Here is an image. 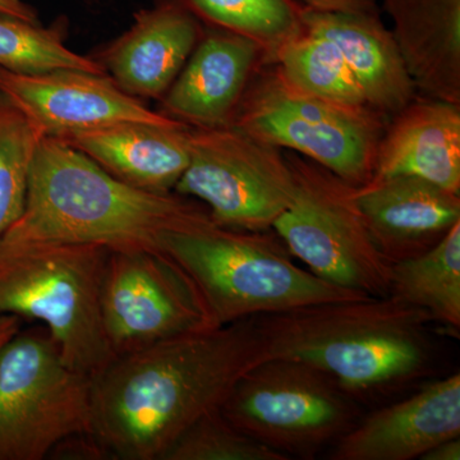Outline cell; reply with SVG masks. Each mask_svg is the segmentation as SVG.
<instances>
[{
    "instance_id": "obj_5",
    "label": "cell",
    "mask_w": 460,
    "mask_h": 460,
    "mask_svg": "<svg viewBox=\"0 0 460 460\" xmlns=\"http://www.w3.org/2000/svg\"><path fill=\"white\" fill-rule=\"evenodd\" d=\"M109 255L98 244L0 242V316L44 323L63 359L95 376L117 358L102 317Z\"/></svg>"
},
{
    "instance_id": "obj_11",
    "label": "cell",
    "mask_w": 460,
    "mask_h": 460,
    "mask_svg": "<svg viewBox=\"0 0 460 460\" xmlns=\"http://www.w3.org/2000/svg\"><path fill=\"white\" fill-rule=\"evenodd\" d=\"M102 317L115 357L217 326L190 275L151 251H111Z\"/></svg>"
},
{
    "instance_id": "obj_1",
    "label": "cell",
    "mask_w": 460,
    "mask_h": 460,
    "mask_svg": "<svg viewBox=\"0 0 460 460\" xmlns=\"http://www.w3.org/2000/svg\"><path fill=\"white\" fill-rule=\"evenodd\" d=\"M266 358L256 316L117 357L91 377V434L113 459L162 460L184 429L220 410L239 378Z\"/></svg>"
},
{
    "instance_id": "obj_15",
    "label": "cell",
    "mask_w": 460,
    "mask_h": 460,
    "mask_svg": "<svg viewBox=\"0 0 460 460\" xmlns=\"http://www.w3.org/2000/svg\"><path fill=\"white\" fill-rule=\"evenodd\" d=\"M372 239L390 263L428 252L460 222V195L411 177L372 178L356 187Z\"/></svg>"
},
{
    "instance_id": "obj_22",
    "label": "cell",
    "mask_w": 460,
    "mask_h": 460,
    "mask_svg": "<svg viewBox=\"0 0 460 460\" xmlns=\"http://www.w3.org/2000/svg\"><path fill=\"white\" fill-rule=\"evenodd\" d=\"M201 25L246 36L274 62L278 50L301 32L304 5L295 0H168Z\"/></svg>"
},
{
    "instance_id": "obj_4",
    "label": "cell",
    "mask_w": 460,
    "mask_h": 460,
    "mask_svg": "<svg viewBox=\"0 0 460 460\" xmlns=\"http://www.w3.org/2000/svg\"><path fill=\"white\" fill-rule=\"evenodd\" d=\"M162 251L195 281L217 326L366 296L299 266L274 230L251 232L210 222L168 233Z\"/></svg>"
},
{
    "instance_id": "obj_20",
    "label": "cell",
    "mask_w": 460,
    "mask_h": 460,
    "mask_svg": "<svg viewBox=\"0 0 460 460\" xmlns=\"http://www.w3.org/2000/svg\"><path fill=\"white\" fill-rule=\"evenodd\" d=\"M417 91L460 105V0H383Z\"/></svg>"
},
{
    "instance_id": "obj_28",
    "label": "cell",
    "mask_w": 460,
    "mask_h": 460,
    "mask_svg": "<svg viewBox=\"0 0 460 460\" xmlns=\"http://www.w3.org/2000/svg\"><path fill=\"white\" fill-rule=\"evenodd\" d=\"M305 8L323 12L378 13L377 0H299Z\"/></svg>"
},
{
    "instance_id": "obj_26",
    "label": "cell",
    "mask_w": 460,
    "mask_h": 460,
    "mask_svg": "<svg viewBox=\"0 0 460 460\" xmlns=\"http://www.w3.org/2000/svg\"><path fill=\"white\" fill-rule=\"evenodd\" d=\"M162 460H289L251 438L222 413L208 411L189 426Z\"/></svg>"
},
{
    "instance_id": "obj_3",
    "label": "cell",
    "mask_w": 460,
    "mask_h": 460,
    "mask_svg": "<svg viewBox=\"0 0 460 460\" xmlns=\"http://www.w3.org/2000/svg\"><path fill=\"white\" fill-rule=\"evenodd\" d=\"M256 321L269 358L314 366L354 401L395 392L431 363L429 314L394 296L321 302Z\"/></svg>"
},
{
    "instance_id": "obj_10",
    "label": "cell",
    "mask_w": 460,
    "mask_h": 460,
    "mask_svg": "<svg viewBox=\"0 0 460 460\" xmlns=\"http://www.w3.org/2000/svg\"><path fill=\"white\" fill-rule=\"evenodd\" d=\"M190 159L174 192L199 199L224 228L265 232L295 198L281 148L234 124L190 127Z\"/></svg>"
},
{
    "instance_id": "obj_9",
    "label": "cell",
    "mask_w": 460,
    "mask_h": 460,
    "mask_svg": "<svg viewBox=\"0 0 460 460\" xmlns=\"http://www.w3.org/2000/svg\"><path fill=\"white\" fill-rule=\"evenodd\" d=\"M220 411L235 428L288 459H313L361 419L357 401L328 375L274 357L239 378Z\"/></svg>"
},
{
    "instance_id": "obj_21",
    "label": "cell",
    "mask_w": 460,
    "mask_h": 460,
    "mask_svg": "<svg viewBox=\"0 0 460 460\" xmlns=\"http://www.w3.org/2000/svg\"><path fill=\"white\" fill-rule=\"evenodd\" d=\"M390 296L429 314L456 334L460 328V222L422 255L393 263Z\"/></svg>"
},
{
    "instance_id": "obj_24",
    "label": "cell",
    "mask_w": 460,
    "mask_h": 460,
    "mask_svg": "<svg viewBox=\"0 0 460 460\" xmlns=\"http://www.w3.org/2000/svg\"><path fill=\"white\" fill-rule=\"evenodd\" d=\"M0 68L16 74H41L57 69H78L107 75L98 60L66 48L63 31L0 14Z\"/></svg>"
},
{
    "instance_id": "obj_25",
    "label": "cell",
    "mask_w": 460,
    "mask_h": 460,
    "mask_svg": "<svg viewBox=\"0 0 460 460\" xmlns=\"http://www.w3.org/2000/svg\"><path fill=\"white\" fill-rule=\"evenodd\" d=\"M42 135L0 93V237L25 208L30 172Z\"/></svg>"
},
{
    "instance_id": "obj_31",
    "label": "cell",
    "mask_w": 460,
    "mask_h": 460,
    "mask_svg": "<svg viewBox=\"0 0 460 460\" xmlns=\"http://www.w3.org/2000/svg\"><path fill=\"white\" fill-rule=\"evenodd\" d=\"M21 330L20 317L13 314L0 316V350L11 341Z\"/></svg>"
},
{
    "instance_id": "obj_12",
    "label": "cell",
    "mask_w": 460,
    "mask_h": 460,
    "mask_svg": "<svg viewBox=\"0 0 460 460\" xmlns=\"http://www.w3.org/2000/svg\"><path fill=\"white\" fill-rule=\"evenodd\" d=\"M0 93L42 137L63 138L122 123L174 124L120 89L109 75L78 69L16 74L0 68Z\"/></svg>"
},
{
    "instance_id": "obj_13",
    "label": "cell",
    "mask_w": 460,
    "mask_h": 460,
    "mask_svg": "<svg viewBox=\"0 0 460 460\" xmlns=\"http://www.w3.org/2000/svg\"><path fill=\"white\" fill-rule=\"evenodd\" d=\"M460 438V375L432 381L414 394L372 411L345 432L332 460H411Z\"/></svg>"
},
{
    "instance_id": "obj_6",
    "label": "cell",
    "mask_w": 460,
    "mask_h": 460,
    "mask_svg": "<svg viewBox=\"0 0 460 460\" xmlns=\"http://www.w3.org/2000/svg\"><path fill=\"white\" fill-rule=\"evenodd\" d=\"M390 118L296 89L274 63L260 66L232 123L279 148H289L359 187L374 177L378 144Z\"/></svg>"
},
{
    "instance_id": "obj_7",
    "label": "cell",
    "mask_w": 460,
    "mask_h": 460,
    "mask_svg": "<svg viewBox=\"0 0 460 460\" xmlns=\"http://www.w3.org/2000/svg\"><path fill=\"white\" fill-rule=\"evenodd\" d=\"M287 156L295 198L272 230L320 279L361 295L389 296L392 263L372 239L356 186L305 157Z\"/></svg>"
},
{
    "instance_id": "obj_23",
    "label": "cell",
    "mask_w": 460,
    "mask_h": 460,
    "mask_svg": "<svg viewBox=\"0 0 460 460\" xmlns=\"http://www.w3.org/2000/svg\"><path fill=\"white\" fill-rule=\"evenodd\" d=\"M272 63L296 89L339 104L368 107L337 45L305 27L278 50Z\"/></svg>"
},
{
    "instance_id": "obj_8",
    "label": "cell",
    "mask_w": 460,
    "mask_h": 460,
    "mask_svg": "<svg viewBox=\"0 0 460 460\" xmlns=\"http://www.w3.org/2000/svg\"><path fill=\"white\" fill-rule=\"evenodd\" d=\"M93 428V380L63 359L47 329L20 330L0 350V460H42Z\"/></svg>"
},
{
    "instance_id": "obj_2",
    "label": "cell",
    "mask_w": 460,
    "mask_h": 460,
    "mask_svg": "<svg viewBox=\"0 0 460 460\" xmlns=\"http://www.w3.org/2000/svg\"><path fill=\"white\" fill-rule=\"evenodd\" d=\"M210 222L208 208L195 199L136 189L66 141L44 137L33 159L25 208L0 242L163 252L168 233Z\"/></svg>"
},
{
    "instance_id": "obj_18",
    "label": "cell",
    "mask_w": 460,
    "mask_h": 460,
    "mask_svg": "<svg viewBox=\"0 0 460 460\" xmlns=\"http://www.w3.org/2000/svg\"><path fill=\"white\" fill-rule=\"evenodd\" d=\"M308 31L334 42L358 84L366 104L390 118L416 98V84L378 13L323 12L304 7Z\"/></svg>"
},
{
    "instance_id": "obj_19",
    "label": "cell",
    "mask_w": 460,
    "mask_h": 460,
    "mask_svg": "<svg viewBox=\"0 0 460 460\" xmlns=\"http://www.w3.org/2000/svg\"><path fill=\"white\" fill-rule=\"evenodd\" d=\"M117 180L171 193L190 159V126L122 123L63 138Z\"/></svg>"
},
{
    "instance_id": "obj_30",
    "label": "cell",
    "mask_w": 460,
    "mask_h": 460,
    "mask_svg": "<svg viewBox=\"0 0 460 460\" xmlns=\"http://www.w3.org/2000/svg\"><path fill=\"white\" fill-rule=\"evenodd\" d=\"M420 459L422 460H459L460 438H449L428 450Z\"/></svg>"
},
{
    "instance_id": "obj_16",
    "label": "cell",
    "mask_w": 460,
    "mask_h": 460,
    "mask_svg": "<svg viewBox=\"0 0 460 460\" xmlns=\"http://www.w3.org/2000/svg\"><path fill=\"white\" fill-rule=\"evenodd\" d=\"M204 32L186 9L168 0L135 14L132 26L98 62L120 89L136 98H163Z\"/></svg>"
},
{
    "instance_id": "obj_14",
    "label": "cell",
    "mask_w": 460,
    "mask_h": 460,
    "mask_svg": "<svg viewBox=\"0 0 460 460\" xmlns=\"http://www.w3.org/2000/svg\"><path fill=\"white\" fill-rule=\"evenodd\" d=\"M266 54L246 36L204 26L180 75L163 96V114L190 127L232 123Z\"/></svg>"
},
{
    "instance_id": "obj_17",
    "label": "cell",
    "mask_w": 460,
    "mask_h": 460,
    "mask_svg": "<svg viewBox=\"0 0 460 460\" xmlns=\"http://www.w3.org/2000/svg\"><path fill=\"white\" fill-rule=\"evenodd\" d=\"M392 118L372 178L411 175L460 195V105L416 96Z\"/></svg>"
},
{
    "instance_id": "obj_29",
    "label": "cell",
    "mask_w": 460,
    "mask_h": 460,
    "mask_svg": "<svg viewBox=\"0 0 460 460\" xmlns=\"http://www.w3.org/2000/svg\"><path fill=\"white\" fill-rule=\"evenodd\" d=\"M0 14L20 18V20L29 21V22H39L35 9L23 0H0Z\"/></svg>"
},
{
    "instance_id": "obj_27",
    "label": "cell",
    "mask_w": 460,
    "mask_h": 460,
    "mask_svg": "<svg viewBox=\"0 0 460 460\" xmlns=\"http://www.w3.org/2000/svg\"><path fill=\"white\" fill-rule=\"evenodd\" d=\"M48 458L57 460L113 459L111 452L91 432L63 438L51 450Z\"/></svg>"
}]
</instances>
